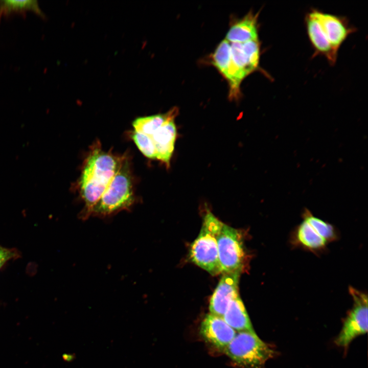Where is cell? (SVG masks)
Segmentation results:
<instances>
[{"label": "cell", "mask_w": 368, "mask_h": 368, "mask_svg": "<svg viewBox=\"0 0 368 368\" xmlns=\"http://www.w3.org/2000/svg\"><path fill=\"white\" fill-rule=\"evenodd\" d=\"M177 112L178 110L174 107L164 114L139 117L133 121L132 126L134 130L151 136L168 121L175 118Z\"/></svg>", "instance_id": "obj_16"}, {"label": "cell", "mask_w": 368, "mask_h": 368, "mask_svg": "<svg viewBox=\"0 0 368 368\" xmlns=\"http://www.w3.org/2000/svg\"><path fill=\"white\" fill-rule=\"evenodd\" d=\"M131 137L145 156L151 159H156V149L150 136L133 130L131 133Z\"/></svg>", "instance_id": "obj_19"}, {"label": "cell", "mask_w": 368, "mask_h": 368, "mask_svg": "<svg viewBox=\"0 0 368 368\" xmlns=\"http://www.w3.org/2000/svg\"><path fill=\"white\" fill-rule=\"evenodd\" d=\"M241 271L239 270L222 273L210 301V313L223 317L230 302L239 295L238 283Z\"/></svg>", "instance_id": "obj_8"}, {"label": "cell", "mask_w": 368, "mask_h": 368, "mask_svg": "<svg viewBox=\"0 0 368 368\" xmlns=\"http://www.w3.org/2000/svg\"><path fill=\"white\" fill-rule=\"evenodd\" d=\"M314 11L331 45L337 52L353 29L343 17Z\"/></svg>", "instance_id": "obj_11"}, {"label": "cell", "mask_w": 368, "mask_h": 368, "mask_svg": "<svg viewBox=\"0 0 368 368\" xmlns=\"http://www.w3.org/2000/svg\"><path fill=\"white\" fill-rule=\"evenodd\" d=\"M258 13L249 12L230 27L225 39L230 43L258 40Z\"/></svg>", "instance_id": "obj_14"}, {"label": "cell", "mask_w": 368, "mask_h": 368, "mask_svg": "<svg viewBox=\"0 0 368 368\" xmlns=\"http://www.w3.org/2000/svg\"><path fill=\"white\" fill-rule=\"evenodd\" d=\"M307 34L315 53L325 56L331 63L335 62L337 52L329 41L314 10L306 17Z\"/></svg>", "instance_id": "obj_13"}, {"label": "cell", "mask_w": 368, "mask_h": 368, "mask_svg": "<svg viewBox=\"0 0 368 368\" xmlns=\"http://www.w3.org/2000/svg\"><path fill=\"white\" fill-rule=\"evenodd\" d=\"M122 156L103 150L99 143L94 144L86 157L79 182L84 207L81 218L91 216L92 210L118 170Z\"/></svg>", "instance_id": "obj_1"}, {"label": "cell", "mask_w": 368, "mask_h": 368, "mask_svg": "<svg viewBox=\"0 0 368 368\" xmlns=\"http://www.w3.org/2000/svg\"><path fill=\"white\" fill-rule=\"evenodd\" d=\"M19 257V252L17 249L6 248L0 245V269L8 261Z\"/></svg>", "instance_id": "obj_20"}, {"label": "cell", "mask_w": 368, "mask_h": 368, "mask_svg": "<svg viewBox=\"0 0 368 368\" xmlns=\"http://www.w3.org/2000/svg\"><path fill=\"white\" fill-rule=\"evenodd\" d=\"M235 363L244 368H263L274 351L254 331L238 332L223 350Z\"/></svg>", "instance_id": "obj_4"}, {"label": "cell", "mask_w": 368, "mask_h": 368, "mask_svg": "<svg viewBox=\"0 0 368 368\" xmlns=\"http://www.w3.org/2000/svg\"><path fill=\"white\" fill-rule=\"evenodd\" d=\"M223 223L208 210L204 216L200 233L190 249L191 261L213 275L221 273L217 237Z\"/></svg>", "instance_id": "obj_3"}, {"label": "cell", "mask_w": 368, "mask_h": 368, "mask_svg": "<svg viewBox=\"0 0 368 368\" xmlns=\"http://www.w3.org/2000/svg\"><path fill=\"white\" fill-rule=\"evenodd\" d=\"M336 237L335 229L331 224L306 210L302 221L292 234L291 241L295 246L317 252L325 248Z\"/></svg>", "instance_id": "obj_5"}, {"label": "cell", "mask_w": 368, "mask_h": 368, "mask_svg": "<svg viewBox=\"0 0 368 368\" xmlns=\"http://www.w3.org/2000/svg\"><path fill=\"white\" fill-rule=\"evenodd\" d=\"M200 333L206 341L223 351L236 334L222 317L211 313L208 314L202 321Z\"/></svg>", "instance_id": "obj_10"}, {"label": "cell", "mask_w": 368, "mask_h": 368, "mask_svg": "<svg viewBox=\"0 0 368 368\" xmlns=\"http://www.w3.org/2000/svg\"><path fill=\"white\" fill-rule=\"evenodd\" d=\"M217 248L221 273L242 270L245 253L240 231L223 223L217 237Z\"/></svg>", "instance_id": "obj_6"}, {"label": "cell", "mask_w": 368, "mask_h": 368, "mask_svg": "<svg viewBox=\"0 0 368 368\" xmlns=\"http://www.w3.org/2000/svg\"><path fill=\"white\" fill-rule=\"evenodd\" d=\"M223 318L235 331H254L249 317L239 295L232 300L228 305Z\"/></svg>", "instance_id": "obj_15"}, {"label": "cell", "mask_w": 368, "mask_h": 368, "mask_svg": "<svg viewBox=\"0 0 368 368\" xmlns=\"http://www.w3.org/2000/svg\"><path fill=\"white\" fill-rule=\"evenodd\" d=\"M211 61L225 78L231 61V43L225 39L221 41L212 54Z\"/></svg>", "instance_id": "obj_18"}, {"label": "cell", "mask_w": 368, "mask_h": 368, "mask_svg": "<svg viewBox=\"0 0 368 368\" xmlns=\"http://www.w3.org/2000/svg\"><path fill=\"white\" fill-rule=\"evenodd\" d=\"M134 201L130 164L126 156H122L118 170L94 207L91 216H110L130 209Z\"/></svg>", "instance_id": "obj_2"}, {"label": "cell", "mask_w": 368, "mask_h": 368, "mask_svg": "<svg viewBox=\"0 0 368 368\" xmlns=\"http://www.w3.org/2000/svg\"><path fill=\"white\" fill-rule=\"evenodd\" d=\"M172 118L165 123L150 136L156 151V159L168 167L172 156L177 136L176 127Z\"/></svg>", "instance_id": "obj_12"}, {"label": "cell", "mask_w": 368, "mask_h": 368, "mask_svg": "<svg viewBox=\"0 0 368 368\" xmlns=\"http://www.w3.org/2000/svg\"><path fill=\"white\" fill-rule=\"evenodd\" d=\"M260 56L259 40L243 43H231L232 63L243 79L257 70Z\"/></svg>", "instance_id": "obj_9"}, {"label": "cell", "mask_w": 368, "mask_h": 368, "mask_svg": "<svg viewBox=\"0 0 368 368\" xmlns=\"http://www.w3.org/2000/svg\"><path fill=\"white\" fill-rule=\"evenodd\" d=\"M349 290L354 304L335 340L336 344L343 347H347L354 339L367 331V294L353 287H350Z\"/></svg>", "instance_id": "obj_7"}, {"label": "cell", "mask_w": 368, "mask_h": 368, "mask_svg": "<svg viewBox=\"0 0 368 368\" xmlns=\"http://www.w3.org/2000/svg\"><path fill=\"white\" fill-rule=\"evenodd\" d=\"M31 10L44 18L45 15L36 0H0V21L2 18L19 13L25 16L26 12Z\"/></svg>", "instance_id": "obj_17"}]
</instances>
